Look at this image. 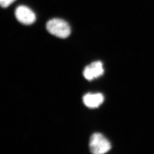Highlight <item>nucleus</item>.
Here are the masks:
<instances>
[{"label":"nucleus","instance_id":"nucleus-5","mask_svg":"<svg viewBox=\"0 0 154 154\" xmlns=\"http://www.w3.org/2000/svg\"><path fill=\"white\" fill-rule=\"evenodd\" d=\"M105 100L103 94L100 93H88L84 95L83 101L88 108H97L102 104Z\"/></svg>","mask_w":154,"mask_h":154},{"label":"nucleus","instance_id":"nucleus-4","mask_svg":"<svg viewBox=\"0 0 154 154\" xmlns=\"http://www.w3.org/2000/svg\"><path fill=\"white\" fill-rule=\"evenodd\" d=\"M104 73L103 63L100 61H96L86 66L83 70V76L88 81L102 76Z\"/></svg>","mask_w":154,"mask_h":154},{"label":"nucleus","instance_id":"nucleus-2","mask_svg":"<svg viewBox=\"0 0 154 154\" xmlns=\"http://www.w3.org/2000/svg\"><path fill=\"white\" fill-rule=\"evenodd\" d=\"M89 148L93 154H103L110 151L111 144L102 134L95 133L90 138Z\"/></svg>","mask_w":154,"mask_h":154},{"label":"nucleus","instance_id":"nucleus-3","mask_svg":"<svg viewBox=\"0 0 154 154\" xmlns=\"http://www.w3.org/2000/svg\"><path fill=\"white\" fill-rule=\"evenodd\" d=\"M17 20L23 25H32L36 20L35 13L29 8L24 5L19 6L15 11Z\"/></svg>","mask_w":154,"mask_h":154},{"label":"nucleus","instance_id":"nucleus-1","mask_svg":"<svg viewBox=\"0 0 154 154\" xmlns=\"http://www.w3.org/2000/svg\"><path fill=\"white\" fill-rule=\"evenodd\" d=\"M46 29L51 34L61 38H66L71 33V29L67 22L60 18H53L46 23Z\"/></svg>","mask_w":154,"mask_h":154},{"label":"nucleus","instance_id":"nucleus-6","mask_svg":"<svg viewBox=\"0 0 154 154\" xmlns=\"http://www.w3.org/2000/svg\"><path fill=\"white\" fill-rule=\"evenodd\" d=\"M16 0H0V4L2 8H6L11 5L13 2H14Z\"/></svg>","mask_w":154,"mask_h":154}]
</instances>
